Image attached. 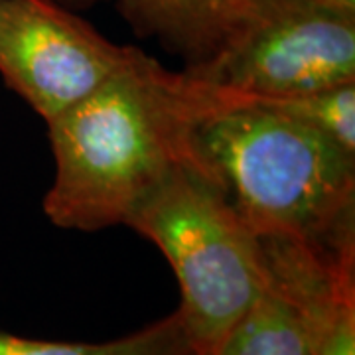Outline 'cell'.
I'll list each match as a JSON object with an SVG mask.
<instances>
[{
  "label": "cell",
  "mask_w": 355,
  "mask_h": 355,
  "mask_svg": "<svg viewBox=\"0 0 355 355\" xmlns=\"http://www.w3.org/2000/svg\"><path fill=\"white\" fill-rule=\"evenodd\" d=\"M198 150L261 239L355 249V154L243 95L198 128Z\"/></svg>",
  "instance_id": "cell-2"
},
{
  "label": "cell",
  "mask_w": 355,
  "mask_h": 355,
  "mask_svg": "<svg viewBox=\"0 0 355 355\" xmlns=\"http://www.w3.org/2000/svg\"><path fill=\"white\" fill-rule=\"evenodd\" d=\"M312 125L343 150L355 154V83L322 89L288 99H259Z\"/></svg>",
  "instance_id": "cell-9"
},
{
  "label": "cell",
  "mask_w": 355,
  "mask_h": 355,
  "mask_svg": "<svg viewBox=\"0 0 355 355\" xmlns=\"http://www.w3.org/2000/svg\"><path fill=\"white\" fill-rule=\"evenodd\" d=\"M191 76L253 99H288L355 83V16L272 0Z\"/></svg>",
  "instance_id": "cell-4"
},
{
  "label": "cell",
  "mask_w": 355,
  "mask_h": 355,
  "mask_svg": "<svg viewBox=\"0 0 355 355\" xmlns=\"http://www.w3.org/2000/svg\"><path fill=\"white\" fill-rule=\"evenodd\" d=\"M144 51L48 121L55 176L44 200L53 225L99 231L128 214L176 168L200 160L198 128L241 99Z\"/></svg>",
  "instance_id": "cell-1"
},
{
  "label": "cell",
  "mask_w": 355,
  "mask_h": 355,
  "mask_svg": "<svg viewBox=\"0 0 355 355\" xmlns=\"http://www.w3.org/2000/svg\"><path fill=\"white\" fill-rule=\"evenodd\" d=\"M272 0H121L125 14L154 32L190 65L223 50Z\"/></svg>",
  "instance_id": "cell-6"
},
{
  "label": "cell",
  "mask_w": 355,
  "mask_h": 355,
  "mask_svg": "<svg viewBox=\"0 0 355 355\" xmlns=\"http://www.w3.org/2000/svg\"><path fill=\"white\" fill-rule=\"evenodd\" d=\"M176 272L178 308L193 349L211 355L268 284L263 239L233 207L211 168H176L128 214Z\"/></svg>",
  "instance_id": "cell-3"
},
{
  "label": "cell",
  "mask_w": 355,
  "mask_h": 355,
  "mask_svg": "<svg viewBox=\"0 0 355 355\" xmlns=\"http://www.w3.org/2000/svg\"><path fill=\"white\" fill-rule=\"evenodd\" d=\"M211 355H316V342L304 310L268 280Z\"/></svg>",
  "instance_id": "cell-7"
},
{
  "label": "cell",
  "mask_w": 355,
  "mask_h": 355,
  "mask_svg": "<svg viewBox=\"0 0 355 355\" xmlns=\"http://www.w3.org/2000/svg\"><path fill=\"white\" fill-rule=\"evenodd\" d=\"M180 310L142 330L103 343L44 342L0 331V355H193Z\"/></svg>",
  "instance_id": "cell-8"
},
{
  "label": "cell",
  "mask_w": 355,
  "mask_h": 355,
  "mask_svg": "<svg viewBox=\"0 0 355 355\" xmlns=\"http://www.w3.org/2000/svg\"><path fill=\"white\" fill-rule=\"evenodd\" d=\"M193 355H205V354H198V352H196V354H193Z\"/></svg>",
  "instance_id": "cell-12"
},
{
  "label": "cell",
  "mask_w": 355,
  "mask_h": 355,
  "mask_svg": "<svg viewBox=\"0 0 355 355\" xmlns=\"http://www.w3.org/2000/svg\"><path fill=\"white\" fill-rule=\"evenodd\" d=\"M137 53L51 0H0V76L46 123Z\"/></svg>",
  "instance_id": "cell-5"
},
{
  "label": "cell",
  "mask_w": 355,
  "mask_h": 355,
  "mask_svg": "<svg viewBox=\"0 0 355 355\" xmlns=\"http://www.w3.org/2000/svg\"><path fill=\"white\" fill-rule=\"evenodd\" d=\"M316 355H355V302L340 306L316 334Z\"/></svg>",
  "instance_id": "cell-10"
},
{
  "label": "cell",
  "mask_w": 355,
  "mask_h": 355,
  "mask_svg": "<svg viewBox=\"0 0 355 355\" xmlns=\"http://www.w3.org/2000/svg\"><path fill=\"white\" fill-rule=\"evenodd\" d=\"M294 2L308 4L314 8H322V10H330V12L355 16V0H294Z\"/></svg>",
  "instance_id": "cell-11"
}]
</instances>
